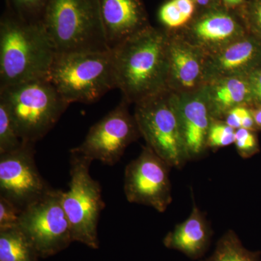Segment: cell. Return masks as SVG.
<instances>
[{"mask_svg":"<svg viewBox=\"0 0 261 261\" xmlns=\"http://www.w3.org/2000/svg\"><path fill=\"white\" fill-rule=\"evenodd\" d=\"M168 32L149 25L111 49L116 88L128 104L167 89Z\"/></svg>","mask_w":261,"mask_h":261,"instance_id":"cell-1","label":"cell"},{"mask_svg":"<svg viewBox=\"0 0 261 261\" xmlns=\"http://www.w3.org/2000/svg\"><path fill=\"white\" fill-rule=\"evenodd\" d=\"M55 55L42 20L5 12L0 20V89L47 78Z\"/></svg>","mask_w":261,"mask_h":261,"instance_id":"cell-2","label":"cell"},{"mask_svg":"<svg viewBox=\"0 0 261 261\" xmlns=\"http://www.w3.org/2000/svg\"><path fill=\"white\" fill-rule=\"evenodd\" d=\"M41 20L56 53L110 50L99 0H48Z\"/></svg>","mask_w":261,"mask_h":261,"instance_id":"cell-3","label":"cell"},{"mask_svg":"<svg viewBox=\"0 0 261 261\" xmlns=\"http://www.w3.org/2000/svg\"><path fill=\"white\" fill-rule=\"evenodd\" d=\"M47 79L69 104L97 102L116 88L111 49L56 53Z\"/></svg>","mask_w":261,"mask_h":261,"instance_id":"cell-4","label":"cell"},{"mask_svg":"<svg viewBox=\"0 0 261 261\" xmlns=\"http://www.w3.org/2000/svg\"><path fill=\"white\" fill-rule=\"evenodd\" d=\"M0 102L9 111L21 140L33 143L53 129L70 105L47 78L0 89Z\"/></svg>","mask_w":261,"mask_h":261,"instance_id":"cell-5","label":"cell"},{"mask_svg":"<svg viewBox=\"0 0 261 261\" xmlns=\"http://www.w3.org/2000/svg\"><path fill=\"white\" fill-rule=\"evenodd\" d=\"M69 187L62 195V204L69 221L73 242L99 248L98 222L105 208L102 187L92 177V160L70 151Z\"/></svg>","mask_w":261,"mask_h":261,"instance_id":"cell-6","label":"cell"},{"mask_svg":"<svg viewBox=\"0 0 261 261\" xmlns=\"http://www.w3.org/2000/svg\"><path fill=\"white\" fill-rule=\"evenodd\" d=\"M134 116L146 145L171 168H183L189 161L180 129L175 94L166 89L136 103Z\"/></svg>","mask_w":261,"mask_h":261,"instance_id":"cell-7","label":"cell"},{"mask_svg":"<svg viewBox=\"0 0 261 261\" xmlns=\"http://www.w3.org/2000/svg\"><path fill=\"white\" fill-rule=\"evenodd\" d=\"M61 190L51 191L22 211L18 228L42 258L53 256L73 243Z\"/></svg>","mask_w":261,"mask_h":261,"instance_id":"cell-8","label":"cell"},{"mask_svg":"<svg viewBox=\"0 0 261 261\" xmlns=\"http://www.w3.org/2000/svg\"><path fill=\"white\" fill-rule=\"evenodd\" d=\"M128 105L122 99L114 109L91 127L80 146L70 150L108 166L119 162L127 147L141 137L135 116L128 111Z\"/></svg>","mask_w":261,"mask_h":261,"instance_id":"cell-9","label":"cell"},{"mask_svg":"<svg viewBox=\"0 0 261 261\" xmlns=\"http://www.w3.org/2000/svg\"><path fill=\"white\" fill-rule=\"evenodd\" d=\"M171 168L150 147H143L140 155L125 168L123 190L126 200L165 212L172 202Z\"/></svg>","mask_w":261,"mask_h":261,"instance_id":"cell-10","label":"cell"},{"mask_svg":"<svg viewBox=\"0 0 261 261\" xmlns=\"http://www.w3.org/2000/svg\"><path fill=\"white\" fill-rule=\"evenodd\" d=\"M35 144L23 141L18 149L0 154V196L22 210L53 190L36 164Z\"/></svg>","mask_w":261,"mask_h":261,"instance_id":"cell-11","label":"cell"},{"mask_svg":"<svg viewBox=\"0 0 261 261\" xmlns=\"http://www.w3.org/2000/svg\"><path fill=\"white\" fill-rule=\"evenodd\" d=\"M176 34L205 56L214 55L248 34L239 14L224 5L202 9Z\"/></svg>","mask_w":261,"mask_h":261,"instance_id":"cell-12","label":"cell"},{"mask_svg":"<svg viewBox=\"0 0 261 261\" xmlns=\"http://www.w3.org/2000/svg\"><path fill=\"white\" fill-rule=\"evenodd\" d=\"M168 32V90L176 95L202 90L206 84V56L176 32Z\"/></svg>","mask_w":261,"mask_h":261,"instance_id":"cell-13","label":"cell"},{"mask_svg":"<svg viewBox=\"0 0 261 261\" xmlns=\"http://www.w3.org/2000/svg\"><path fill=\"white\" fill-rule=\"evenodd\" d=\"M175 101L187 159H200L208 149L207 137L213 119L203 89L193 94H175Z\"/></svg>","mask_w":261,"mask_h":261,"instance_id":"cell-14","label":"cell"},{"mask_svg":"<svg viewBox=\"0 0 261 261\" xmlns=\"http://www.w3.org/2000/svg\"><path fill=\"white\" fill-rule=\"evenodd\" d=\"M261 67V39L247 34L214 55L205 57V79L247 76Z\"/></svg>","mask_w":261,"mask_h":261,"instance_id":"cell-15","label":"cell"},{"mask_svg":"<svg viewBox=\"0 0 261 261\" xmlns=\"http://www.w3.org/2000/svg\"><path fill=\"white\" fill-rule=\"evenodd\" d=\"M99 3L110 49L150 25L141 0H99Z\"/></svg>","mask_w":261,"mask_h":261,"instance_id":"cell-16","label":"cell"},{"mask_svg":"<svg viewBox=\"0 0 261 261\" xmlns=\"http://www.w3.org/2000/svg\"><path fill=\"white\" fill-rule=\"evenodd\" d=\"M212 230L203 213L194 202L190 216L163 239V245L192 259L205 255L210 246Z\"/></svg>","mask_w":261,"mask_h":261,"instance_id":"cell-17","label":"cell"},{"mask_svg":"<svg viewBox=\"0 0 261 261\" xmlns=\"http://www.w3.org/2000/svg\"><path fill=\"white\" fill-rule=\"evenodd\" d=\"M203 91L214 119L224 121L226 114L233 108L252 106L251 90L247 76L215 79L205 84Z\"/></svg>","mask_w":261,"mask_h":261,"instance_id":"cell-18","label":"cell"},{"mask_svg":"<svg viewBox=\"0 0 261 261\" xmlns=\"http://www.w3.org/2000/svg\"><path fill=\"white\" fill-rule=\"evenodd\" d=\"M39 254L18 227L0 231V261H39Z\"/></svg>","mask_w":261,"mask_h":261,"instance_id":"cell-19","label":"cell"},{"mask_svg":"<svg viewBox=\"0 0 261 261\" xmlns=\"http://www.w3.org/2000/svg\"><path fill=\"white\" fill-rule=\"evenodd\" d=\"M202 261H257V255L246 250L238 234L228 230L219 239L212 255Z\"/></svg>","mask_w":261,"mask_h":261,"instance_id":"cell-20","label":"cell"},{"mask_svg":"<svg viewBox=\"0 0 261 261\" xmlns=\"http://www.w3.org/2000/svg\"><path fill=\"white\" fill-rule=\"evenodd\" d=\"M23 143L11 115L0 102V154L18 149Z\"/></svg>","mask_w":261,"mask_h":261,"instance_id":"cell-21","label":"cell"},{"mask_svg":"<svg viewBox=\"0 0 261 261\" xmlns=\"http://www.w3.org/2000/svg\"><path fill=\"white\" fill-rule=\"evenodd\" d=\"M236 130L228 126L223 120L211 121L207 137V149L213 151L224 148L234 143Z\"/></svg>","mask_w":261,"mask_h":261,"instance_id":"cell-22","label":"cell"},{"mask_svg":"<svg viewBox=\"0 0 261 261\" xmlns=\"http://www.w3.org/2000/svg\"><path fill=\"white\" fill-rule=\"evenodd\" d=\"M48 0H7L8 9L27 20H40Z\"/></svg>","mask_w":261,"mask_h":261,"instance_id":"cell-23","label":"cell"},{"mask_svg":"<svg viewBox=\"0 0 261 261\" xmlns=\"http://www.w3.org/2000/svg\"><path fill=\"white\" fill-rule=\"evenodd\" d=\"M239 13L249 34L261 39V0H248Z\"/></svg>","mask_w":261,"mask_h":261,"instance_id":"cell-24","label":"cell"},{"mask_svg":"<svg viewBox=\"0 0 261 261\" xmlns=\"http://www.w3.org/2000/svg\"><path fill=\"white\" fill-rule=\"evenodd\" d=\"M159 18L161 23L168 32H176L190 23L173 0H168L161 7Z\"/></svg>","mask_w":261,"mask_h":261,"instance_id":"cell-25","label":"cell"},{"mask_svg":"<svg viewBox=\"0 0 261 261\" xmlns=\"http://www.w3.org/2000/svg\"><path fill=\"white\" fill-rule=\"evenodd\" d=\"M233 145L243 159L252 157L259 151L258 140L255 132L245 128L236 130Z\"/></svg>","mask_w":261,"mask_h":261,"instance_id":"cell-26","label":"cell"},{"mask_svg":"<svg viewBox=\"0 0 261 261\" xmlns=\"http://www.w3.org/2000/svg\"><path fill=\"white\" fill-rule=\"evenodd\" d=\"M224 121L235 130L243 128L253 132L257 130L251 109L247 106H238L231 110Z\"/></svg>","mask_w":261,"mask_h":261,"instance_id":"cell-27","label":"cell"},{"mask_svg":"<svg viewBox=\"0 0 261 261\" xmlns=\"http://www.w3.org/2000/svg\"><path fill=\"white\" fill-rule=\"evenodd\" d=\"M22 209L0 196V231L18 227Z\"/></svg>","mask_w":261,"mask_h":261,"instance_id":"cell-28","label":"cell"},{"mask_svg":"<svg viewBox=\"0 0 261 261\" xmlns=\"http://www.w3.org/2000/svg\"><path fill=\"white\" fill-rule=\"evenodd\" d=\"M251 90L252 106H261V67L247 75Z\"/></svg>","mask_w":261,"mask_h":261,"instance_id":"cell-29","label":"cell"},{"mask_svg":"<svg viewBox=\"0 0 261 261\" xmlns=\"http://www.w3.org/2000/svg\"><path fill=\"white\" fill-rule=\"evenodd\" d=\"M185 18L191 21L195 15L196 5L193 0H173Z\"/></svg>","mask_w":261,"mask_h":261,"instance_id":"cell-30","label":"cell"},{"mask_svg":"<svg viewBox=\"0 0 261 261\" xmlns=\"http://www.w3.org/2000/svg\"><path fill=\"white\" fill-rule=\"evenodd\" d=\"M257 130H261V106L250 107Z\"/></svg>","mask_w":261,"mask_h":261,"instance_id":"cell-31","label":"cell"},{"mask_svg":"<svg viewBox=\"0 0 261 261\" xmlns=\"http://www.w3.org/2000/svg\"><path fill=\"white\" fill-rule=\"evenodd\" d=\"M221 2L226 8L231 10L243 6L246 0H221Z\"/></svg>","mask_w":261,"mask_h":261,"instance_id":"cell-32","label":"cell"}]
</instances>
